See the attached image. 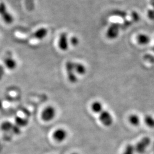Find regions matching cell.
I'll list each match as a JSON object with an SVG mask.
<instances>
[{
  "label": "cell",
  "instance_id": "6da1fadb",
  "mask_svg": "<svg viewBox=\"0 0 154 154\" xmlns=\"http://www.w3.org/2000/svg\"><path fill=\"white\" fill-rule=\"evenodd\" d=\"M151 142V139L148 137H144L142 138L134 146L136 153L143 154L146 152Z\"/></svg>",
  "mask_w": 154,
  "mask_h": 154
},
{
  "label": "cell",
  "instance_id": "7a4b0ae2",
  "mask_svg": "<svg viewBox=\"0 0 154 154\" xmlns=\"http://www.w3.org/2000/svg\"><path fill=\"white\" fill-rule=\"evenodd\" d=\"M56 110L53 106H47L41 114V119L45 122H49L53 121L56 116Z\"/></svg>",
  "mask_w": 154,
  "mask_h": 154
},
{
  "label": "cell",
  "instance_id": "3957f363",
  "mask_svg": "<svg viewBox=\"0 0 154 154\" xmlns=\"http://www.w3.org/2000/svg\"><path fill=\"white\" fill-rule=\"evenodd\" d=\"M66 70L67 77L69 81L72 83H75L78 82V77L74 69V62L67 61L66 63Z\"/></svg>",
  "mask_w": 154,
  "mask_h": 154
},
{
  "label": "cell",
  "instance_id": "277c9868",
  "mask_svg": "<svg viewBox=\"0 0 154 154\" xmlns=\"http://www.w3.org/2000/svg\"><path fill=\"white\" fill-rule=\"evenodd\" d=\"M99 119L102 124L106 127H110L114 122V119L110 112L107 110H103L99 114Z\"/></svg>",
  "mask_w": 154,
  "mask_h": 154
},
{
  "label": "cell",
  "instance_id": "5b68a950",
  "mask_svg": "<svg viewBox=\"0 0 154 154\" xmlns=\"http://www.w3.org/2000/svg\"><path fill=\"white\" fill-rule=\"evenodd\" d=\"M120 32V25L117 23L111 24L106 32V37L109 39H115L116 38Z\"/></svg>",
  "mask_w": 154,
  "mask_h": 154
},
{
  "label": "cell",
  "instance_id": "8992f818",
  "mask_svg": "<svg viewBox=\"0 0 154 154\" xmlns=\"http://www.w3.org/2000/svg\"><path fill=\"white\" fill-rule=\"evenodd\" d=\"M0 16L8 24H11L14 21L12 15L9 13L5 4L2 2H0Z\"/></svg>",
  "mask_w": 154,
  "mask_h": 154
},
{
  "label": "cell",
  "instance_id": "52a82bcc",
  "mask_svg": "<svg viewBox=\"0 0 154 154\" xmlns=\"http://www.w3.org/2000/svg\"><path fill=\"white\" fill-rule=\"evenodd\" d=\"M67 136L68 133L66 130L63 128H58L53 133V138L56 142L59 143L64 142L67 138Z\"/></svg>",
  "mask_w": 154,
  "mask_h": 154
},
{
  "label": "cell",
  "instance_id": "ba28073f",
  "mask_svg": "<svg viewBox=\"0 0 154 154\" xmlns=\"http://www.w3.org/2000/svg\"><path fill=\"white\" fill-rule=\"evenodd\" d=\"M58 45L60 49L62 51H65L68 50L69 45L68 36L67 33L65 32L61 33L59 37Z\"/></svg>",
  "mask_w": 154,
  "mask_h": 154
},
{
  "label": "cell",
  "instance_id": "9c48e42d",
  "mask_svg": "<svg viewBox=\"0 0 154 154\" xmlns=\"http://www.w3.org/2000/svg\"><path fill=\"white\" fill-rule=\"evenodd\" d=\"M48 33V30L45 28H41L37 30L33 33L32 36L34 38L37 39L38 40H42L45 38Z\"/></svg>",
  "mask_w": 154,
  "mask_h": 154
},
{
  "label": "cell",
  "instance_id": "30bf717a",
  "mask_svg": "<svg viewBox=\"0 0 154 154\" xmlns=\"http://www.w3.org/2000/svg\"><path fill=\"white\" fill-rule=\"evenodd\" d=\"M74 69L76 74L85 75L87 72V69L85 65L81 62H74Z\"/></svg>",
  "mask_w": 154,
  "mask_h": 154
},
{
  "label": "cell",
  "instance_id": "8fae6325",
  "mask_svg": "<svg viewBox=\"0 0 154 154\" xmlns=\"http://www.w3.org/2000/svg\"><path fill=\"white\" fill-rule=\"evenodd\" d=\"M151 38L147 34H139L137 37V41L138 44L142 46H145L150 42Z\"/></svg>",
  "mask_w": 154,
  "mask_h": 154
},
{
  "label": "cell",
  "instance_id": "7c38bea8",
  "mask_svg": "<svg viewBox=\"0 0 154 154\" xmlns=\"http://www.w3.org/2000/svg\"><path fill=\"white\" fill-rule=\"evenodd\" d=\"M91 109L95 114H100L103 110V104L98 100H95L91 105Z\"/></svg>",
  "mask_w": 154,
  "mask_h": 154
},
{
  "label": "cell",
  "instance_id": "4fadbf2b",
  "mask_svg": "<svg viewBox=\"0 0 154 154\" xmlns=\"http://www.w3.org/2000/svg\"><path fill=\"white\" fill-rule=\"evenodd\" d=\"M128 122L133 126L137 127L140 124L141 120L139 116L136 114H132L130 115L128 118Z\"/></svg>",
  "mask_w": 154,
  "mask_h": 154
},
{
  "label": "cell",
  "instance_id": "5bb4252c",
  "mask_svg": "<svg viewBox=\"0 0 154 154\" xmlns=\"http://www.w3.org/2000/svg\"><path fill=\"white\" fill-rule=\"evenodd\" d=\"M5 64L6 67L11 70L14 69L17 67L16 61L11 57H8L6 58Z\"/></svg>",
  "mask_w": 154,
  "mask_h": 154
},
{
  "label": "cell",
  "instance_id": "9a60e30c",
  "mask_svg": "<svg viewBox=\"0 0 154 154\" xmlns=\"http://www.w3.org/2000/svg\"><path fill=\"white\" fill-rule=\"evenodd\" d=\"M144 121L147 126L151 128H154V118L152 116L149 115L145 116Z\"/></svg>",
  "mask_w": 154,
  "mask_h": 154
},
{
  "label": "cell",
  "instance_id": "2e32d148",
  "mask_svg": "<svg viewBox=\"0 0 154 154\" xmlns=\"http://www.w3.org/2000/svg\"><path fill=\"white\" fill-rule=\"evenodd\" d=\"M16 122L17 126L20 127L27 126L29 123V121L27 119L21 118V117H17L16 119Z\"/></svg>",
  "mask_w": 154,
  "mask_h": 154
},
{
  "label": "cell",
  "instance_id": "e0dca14e",
  "mask_svg": "<svg viewBox=\"0 0 154 154\" xmlns=\"http://www.w3.org/2000/svg\"><path fill=\"white\" fill-rule=\"evenodd\" d=\"M136 153L134 145L131 144H127L122 154H135Z\"/></svg>",
  "mask_w": 154,
  "mask_h": 154
},
{
  "label": "cell",
  "instance_id": "ac0fdd59",
  "mask_svg": "<svg viewBox=\"0 0 154 154\" xmlns=\"http://www.w3.org/2000/svg\"><path fill=\"white\" fill-rule=\"evenodd\" d=\"M70 42L73 46H76L78 45L79 44V41L78 38H77L76 36H73L70 38Z\"/></svg>",
  "mask_w": 154,
  "mask_h": 154
},
{
  "label": "cell",
  "instance_id": "d6986e66",
  "mask_svg": "<svg viewBox=\"0 0 154 154\" xmlns=\"http://www.w3.org/2000/svg\"><path fill=\"white\" fill-rule=\"evenodd\" d=\"M72 154H79L77 153V152H73V153H72Z\"/></svg>",
  "mask_w": 154,
  "mask_h": 154
},
{
  "label": "cell",
  "instance_id": "ffe728a7",
  "mask_svg": "<svg viewBox=\"0 0 154 154\" xmlns=\"http://www.w3.org/2000/svg\"></svg>",
  "mask_w": 154,
  "mask_h": 154
}]
</instances>
